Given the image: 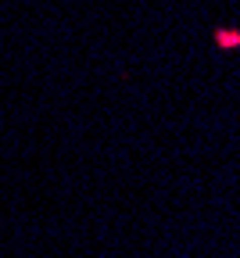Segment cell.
<instances>
[{"label": "cell", "mask_w": 240, "mask_h": 258, "mask_svg": "<svg viewBox=\"0 0 240 258\" xmlns=\"http://www.w3.org/2000/svg\"><path fill=\"white\" fill-rule=\"evenodd\" d=\"M215 43H219V50H240V29L219 25L215 29Z\"/></svg>", "instance_id": "obj_1"}]
</instances>
